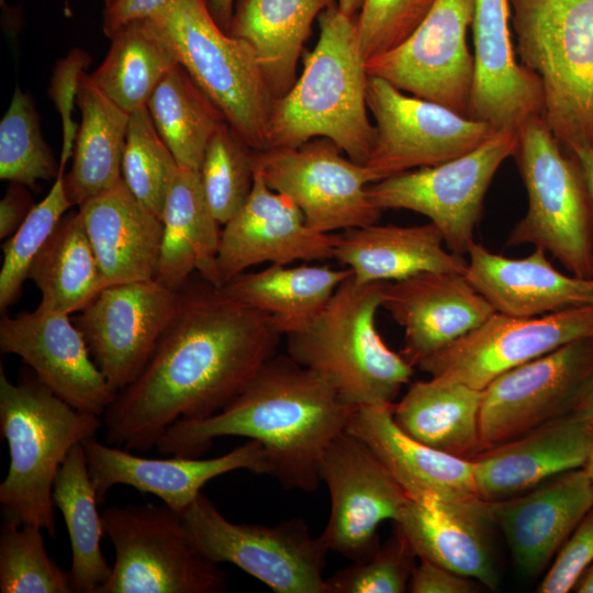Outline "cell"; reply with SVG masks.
I'll return each instance as SVG.
<instances>
[{"label":"cell","instance_id":"1","mask_svg":"<svg viewBox=\"0 0 593 593\" xmlns=\"http://www.w3.org/2000/svg\"><path fill=\"white\" fill-rule=\"evenodd\" d=\"M281 336L264 313L201 277L188 280L148 362L102 415L105 443L147 452L176 422L217 413L277 354Z\"/></svg>","mask_w":593,"mask_h":593},{"label":"cell","instance_id":"2","mask_svg":"<svg viewBox=\"0 0 593 593\" xmlns=\"http://www.w3.org/2000/svg\"><path fill=\"white\" fill-rule=\"evenodd\" d=\"M357 409L318 373L276 354L221 411L176 422L156 448L164 456L198 457L220 437L255 439L264 446L270 477L284 489L314 492L324 452Z\"/></svg>","mask_w":593,"mask_h":593},{"label":"cell","instance_id":"3","mask_svg":"<svg viewBox=\"0 0 593 593\" xmlns=\"http://www.w3.org/2000/svg\"><path fill=\"white\" fill-rule=\"evenodd\" d=\"M320 35L292 88L273 101L269 148H294L325 137L353 161L366 165L376 127L368 116L366 58L356 18L334 3L317 18Z\"/></svg>","mask_w":593,"mask_h":593},{"label":"cell","instance_id":"4","mask_svg":"<svg viewBox=\"0 0 593 593\" xmlns=\"http://www.w3.org/2000/svg\"><path fill=\"white\" fill-rule=\"evenodd\" d=\"M102 426L101 416L75 409L33 371L13 383L1 365L0 434L10 454L0 484L2 521L35 525L55 538V477L70 450L94 438Z\"/></svg>","mask_w":593,"mask_h":593},{"label":"cell","instance_id":"5","mask_svg":"<svg viewBox=\"0 0 593 593\" xmlns=\"http://www.w3.org/2000/svg\"><path fill=\"white\" fill-rule=\"evenodd\" d=\"M385 283L359 284L349 276L306 326L287 335L288 355L356 407L394 404L414 373L377 328Z\"/></svg>","mask_w":593,"mask_h":593},{"label":"cell","instance_id":"6","mask_svg":"<svg viewBox=\"0 0 593 593\" xmlns=\"http://www.w3.org/2000/svg\"><path fill=\"white\" fill-rule=\"evenodd\" d=\"M522 64L541 81V116L572 153L593 146V0H510Z\"/></svg>","mask_w":593,"mask_h":593},{"label":"cell","instance_id":"7","mask_svg":"<svg viewBox=\"0 0 593 593\" xmlns=\"http://www.w3.org/2000/svg\"><path fill=\"white\" fill-rule=\"evenodd\" d=\"M147 21L239 138L268 149L275 98L251 45L224 31L205 0H172Z\"/></svg>","mask_w":593,"mask_h":593},{"label":"cell","instance_id":"8","mask_svg":"<svg viewBox=\"0 0 593 593\" xmlns=\"http://www.w3.org/2000/svg\"><path fill=\"white\" fill-rule=\"evenodd\" d=\"M513 157L527 191L526 214L506 246L534 245L581 279H593V198L574 154L563 150L541 115L516 133Z\"/></svg>","mask_w":593,"mask_h":593},{"label":"cell","instance_id":"9","mask_svg":"<svg viewBox=\"0 0 593 593\" xmlns=\"http://www.w3.org/2000/svg\"><path fill=\"white\" fill-rule=\"evenodd\" d=\"M115 559L98 593H219L227 575L192 544L166 504L109 506L102 513Z\"/></svg>","mask_w":593,"mask_h":593},{"label":"cell","instance_id":"10","mask_svg":"<svg viewBox=\"0 0 593 593\" xmlns=\"http://www.w3.org/2000/svg\"><path fill=\"white\" fill-rule=\"evenodd\" d=\"M179 514L194 547L211 561L235 564L277 593H326L328 550L304 519L232 523L202 493Z\"/></svg>","mask_w":593,"mask_h":593},{"label":"cell","instance_id":"11","mask_svg":"<svg viewBox=\"0 0 593 593\" xmlns=\"http://www.w3.org/2000/svg\"><path fill=\"white\" fill-rule=\"evenodd\" d=\"M516 144V133L496 131L466 155L370 183L369 200L381 211L404 209L425 215L451 253L467 255L474 244L485 193Z\"/></svg>","mask_w":593,"mask_h":593},{"label":"cell","instance_id":"12","mask_svg":"<svg viewBox=\"0 0 593 593\" xmlns=\"http://www.w3.org/2000/svg\"><path fill=\"white\" fill-rule=\"evenodd\" d=\"M367 105L376 121L374 144L365 165L372 183L466 155L496 132L443 104L409 97L376 76L368 77Z\"/></svg>","mask_w":593,"mask_h":593},{"label":"cell","instance_id":"13","mask_svg":"<svg viewBox=\"0 0 593 593\" xmlns=\"http://www.w3.org/2000/svg\"><path fill=\"white\" fill-rule=\"evenodd\" d=\"M325 137L294 148L254 150V169L270 189L289 198L306 224L331 234L376 224L382 211L369 200L372 183L368 168L342 155Z\"/></svg>","mask_w":593,"mask_h":593},{"label":"cell","instance_id":"14","mask_svg":"<svg viewBox=\"0 0 593 593\" xmlns=\"http://www.w3.org/2000/svg\"><path fill=\"white\" fill-rule=\"evenodd\" d=\"M593 378V337L513 368L482 390V450L571 414Z\"/></svg>","mask_w":593,"mask_h":593},{"label":"cell","instance_id":"15","mask_svg":"<svg viewBox=\"0 0 593 593\" xmlns=\"http://www.w3.org/2000/svg\"><path fill=\"white\" fill-rule=\"evenodd\" d=\"M585 337H593V304L533 317L495 312L416 367L430 378L483 390L502 373Z\"/></svg>","mask_w":593,"mask_h":593},{"label":"cell","instance_id":"16","mask_svg":"<svg viewBox=\"0 0 593 593\" xmlns=\"http://www.w3.org/2000/svg\"><path fill=\"white\" fill-rule=\"evenodd\" d=\"M320 479L331 496L321 542L353 562L369 559L380 546L379 525L394 523L410 497L368 445L347 430L324 452Z\"/></svg>","mask_w":593,"mask_h":593},{"label":"cell","instance_id":"17","mask_svg":"<svg viewBox=\"0 0 593 593\" xmlns=\"http://www.w3.org/2000/svg\"><path fill=\"white\" fill-rule=\"evenodd\" d=\"M474 0H435L395 48L366 60L369 76L469 116L473 56L467 46Z\"/></svg>","mask_w":593,"mask_h":593},{"label":"cell","instance_id":"18","mask_svg":"<svg viewBox=\"0 0 593 593\" xmlns=\"http://www.w3.org/2000/svg\"><path fill=\"white\" fill-rule=\"evenodd\" d=\"M178 301L179 290L150 279L107 286L79 311L75 324L116 393L139 376Z\"/></svg>","mask_w":593,"mask_h":593},{"label":"cell","instance_id":"19","mask_svg":"<svg viewBox=\"0 0 593 593\" xmlns=\"http://www.w3.org/2000/svg\"><path fill=\"white\" fill-rule=\"evenodd\" d=\"M0 349L20 357L37 379L75 409L98 416L115 399L68 314L36 307L0 321Z\"/></svg>","mask_w":593,"mask_h":593},{"label":"cell","instance_id":"20","mask_svg":"<svg viewBox=\"0 0 593 593\" xmlns=\"http://www.w3.org/2000/svg\"><path fill=\"white\" fill-rule=\"evenodd\" d=\"M82 446L99 504L104 503L113 486L128 485L157 496L181 513L198 497L202 486L216 477L240 469L269 475L266 451L255 439L210 459L148 458L101 443L96 437L85 440Z\"/></svg>","mask_w":593,"mask_h":593},{"label":"cell","instance_id":"21","mask_svg":"<svg viewBox=\"0 0 593 593\" xmlns=\"http://www.w3.org/2000/svg\"><path fill=\"white\" fill-rule=\"evenodd\" d=\"M334 242V233L312 230L301 210L270 189L254 169L249 197L221 233L217 265L222 282L264 262L289 265L331 259Z\"/></svg>","mask_w":593,"mask_h":593},{"label":"cell","instance_id":"22","mask_svg":"<svg viewBox=\"0 0 593 593\" xmlns=\"http://www.w3.org/2000/svg\"><path fill=\"white\" fill-rule=\"evenodd\" d=\"M510 16V0H474L469 118L517 133L529 119L541 115L544 91L540 78L515 59Z\"/></svg>","mask_w":593,"mask_h":593},{"label":"cell","instance_id":"23","mask_svg":"<svg viewBox=\"0 0 593 593\" xmlns=\"http://www.w3.org/2000/svg\"><path fill=\"white\" fill-rule=\"evenodd\" d=\"M489 502V515L502 530L516 569L536 577L593 506V486L584 468L562 472L521 494Z\"/></svg>","mask_w":593,"mask_h":593},{"label":"cell","instance_id":"24","mask_svg":"<svg viewBox=\"0 0 593 593\" xmlns=\"http://www.w3.org/2000/svg\"><path fill=\"white\" fill-rule=\"evenodd\" d=\"M382 307L404 328L400 354L413 367L495 313L465 273L458 272H421L387 282Z\"/></svg>","mask_w":593,"mask_h":593},{"label":"cell","instance_id":"25","mask_svg":"<svg viewBox=\"0 0 593 593\" xmlns=\"http://www.w3.org/2000/svg\"><path fill=\"white\" fill-rule=\"evenodd\" d=\"M392 410L393 404L360 406L346 430L368 445L410 500L425 506L482 500L470 459L413 439L395 424Z\"/></svg>","mask_w":593,"mask_h":593},{"label":"cell","instance_id":"26","mask_svg":"<svg viewBox=\"0 0 593 593\" xmlns=\"http://www.w3.org/2000/svg\"><path fill=\"white\" fill-rule=\"evenodd\" d=\"M589 447V423L571 413L483 449L470 459L479 495L485 501L511 497L583 468Z\"/></svg>","mask_w":593,"mask_h":593},{"label":"cell","instance_id":"27","mask_svg":"<svg viewBox=\"0 0 593 593\" xmlns=\"http://www.w3.org/2000/svg\"><path fill=\"white\" fill-rule=\"evenodd\" d=\"M465 276L496 313L533 317L593 304V282L558 271L540 248L508 258L474 243Z\"/></svg>","mask_w":593,"mask_h":593},{"label":"cell","instance_id":"28","mask_svg":"<svg viewBox=\"0 0 593 593\" xmlns=\"http://www.w3.org/2000/svg\"><path fill=\"white\" fill-rule=\"evenodd\" d=\"M107 286L156 279L163 221L123 178L78 206Z\"/></svg>","mask_w":593,"mask_h":593},{"label":"cell","instance_id":"29","mask_svg":"<svg viewBox=\"0 0 593 593\" xmlns=\"http://www.w3.org/2000/svg\"><path fill=\"white\" fill-rule=\"evenodd\" d=\"M433 224H371L335 234L334 256L359 284L393 282L421 272L465 273L463 256L448 251Z\"/></svg>","mask_w":593,"mask_h":593},{"label":"cell","instance_id":"30","mask_svg":"<svg viewBox=\"0 0 593 593\" xmlns=\"http://www.w3.org/2000/svg\"><path fill=\"white\" fill-rule=\"evenodd\" d=\"M488 523L485 500L438 506L409 500L394 525L419 559L496 589L499 577L485 535Z\"/></svg>","mask_w":593,"mask_h":593},{"label":"cell","instance_id":"31","mask_svg":"<svg viewBox=\"0 0 593 593\" xmlns=\"http://www.w3.org/2000/svg\"><path fill=\"white\" fill-rule=\"evenodd\" d=\"M161 221L163 242L156 279L179 290L197 272L221 288L217 255L222 230L206 203L199 170L180 167Z\"/></svg>","mask_w":593,"mask_h":593},{"label":"cell","instance_id":"32","mask_svg":"<svg viewBox=\"0 0 593 593\" xmlns=\"http://www.w3.org/2000/svg\"><path fill=\"white\" fill-rule=\"evenodd\" d=\"M335 0H236L227 33L254 48L275 100L296 81L313 21Z\"/></svg>","mask_w":593,"mask_h":593},{"label":"cell","instance_id":"33","mask_svg":"<svg viewBox=\"0 0 593 593\" xmlns=\"http://www.w3.org/2000/svg\"><path fill=\"white\" fill-rule=\"evenodd\" d=\"M482 390L430 378L415 381L393 404L395 424L413 439L458 458L482 450L480 407Z\"/></svg>","mask_w":593,"mask_h":593},{"label":"cell","instance_id":"34","mask_svg":"<svg viewBox=\"0 0 593 593\" xmlns=\"http://www.w3.org/2000/svg\"><path fill=\"white\" fill-rule=\"evenodd\" d=\"M351 275L349 268L270 265L260 271H245L221 289L230 298L270 317L276 328L288 335L306 326Z\"/></svg>","mask_w":593,"mask_h":593},{"label":"cell","instance_id":"35","mask_svg":"<svg viewBox=\"0 0 593 593\" xmlns=\"http://www.w3.org/2000/svg\"><path fill=\"white\" fill-rule=\"evenodd\" d=\"M77 105L81 123L65 188L72 205L79 206L122 179L130 113L107 98L85 71L79 78Z\"/></svg>","mask_w":593,"mask_h":593},{"label":"cell","instance_id":"36","mask_svg":"<svg viewBox=\"0 0 593 593\" xmlns=\"http://www.w3.org/2000/svg\"><path fill=\"white\" fill-rule=\"evenodd\" d=\"M29 279L42 294L37 307L68 315L107 287L78 210L60 220L33 261Z\"/></svg>","mask_w":593,"mask_h":593},{"label":"cell","instance_id":"37","mask_svg":"<svg viewBox=\"0 0 593 593\" xmlns=\"http://www.w3.org/2000/svg\"><path fill=\"white\" fill-rule=\"evenodd\" d=\"M53 503L65 521L71 545L75 593H98L112 566L101 549L105 535L82 444L76 445L60 466L53 484Z\"/></svg>","mask_w":593,"mask_h":593},{"label":"cell","instance_id":"38","mask_svg":"<svg viewBox=\"0 0 593 593\" xmlns=\"http://www.w3.org/2000/svg\"><path fill=\"white\" fill-rule=\"evenodd\" d=\"M110 40L104 60L89 77L107 98L131 114L147 105L178 60L147 20L124 25Z\"/></svg>","mask_w":593,"mask_h":593},{"label":"cell","instance_id":"39","mask_svg":"<svg viewBox=\"0 0 593 593\" xmlns=\"http://www.w3.org/2000/svg\"><path fill=\"white\" fill-rule=\"evenodd\" d=\"M147 109L180 167L199 170L209 139L226 120L182 65L165 75Z\"/></svg>","mask_w":593,"mask_h":593},{"label":"cell","instance_id":"40","mask_svg":"<svg viewBox=\"0 0 593 593\" xmlns=\"http://www.w3.org/2000/svg\"><path fill=\"white\" fill-rule=\"evenodd\" d=\"M180 165L159 135L147 105L130 114L122 178L131 192L161 219Z\"/></svg>","mask_w":593,"mask_h":593},{"label":"cell","instance_id":"41","mask_svg":"<svg viewBox=\"0 0 593 593\" xmlns=\"http://www.w3.org/2000/svg\"><path fill=\"white\" fill-rule=\"evenodd\" d=\"M254 150L222 123L208 142L201 167L206 203L224 225L246 202L254 184Z\"/></svg>","mask_w":593,"mask_h":593},{"label":"cell","instance_id":"42","mask_svg":"<svg viewBox=\"0 0 593 593\" xmlns=\"http://www.w3.org/2000/svg\"><path fill=\"white\" fill-rule=\"evenodd\" d=\"M0 592H74L69 570H63L46 552L41 527L2 521Z\"/></svg>","mask_w":593,"mask_h":593},{"label":"cell","instance_id":"43","mask_svg":"<svg viewBox=\"0 0 593 593\" xmlns=\"http://www.w3.org/2000/svg\"><path fill=\"white\" fill-rule=\"evenodd\" d=\"M58 170L30 94L16 88L0 123V178L32 187L57 178Z\"/></svg>","mask_w":593,"mask_h":593},{"label":"cell","instance_id":"44","mask_svg":"<svg viewBox=\"0 0 593 593\" xmlns=\"http://www.w3.org/2000/svg\"><path fill=\"white\" fill-rule=\"evenodd\" d=\"M71 206L74 205L65 188V169L59 168L47 195L33 205L20 227L2 244L3 261L0 270L2 312L19 298L24 281L29 279L33 261Z\"/></svg>","mask_w":593,"mask_h":593},{"label":"cell","instance_id":"45","mask_svg":"<svg viewBox=\"0 0 593 593\" xmlns=\"http://www.w3.org/2000/svg\"><path fill=\"white\" fill-rule=\"evenodd\" d=\"M416 557L407 540L395 534L367 560L353 562L325 579L326 593H403Z\"/></svg>","mask_w":593,"mask_h":593},{"label":"cell","instance_id":"46","mask_svg":"<svg viewBox=\"0 0 593 593\" xmlns=\"http://www.w3.org/2000/svg\"><path fill=\"white\" fill-rule=\"evenodd\" d=\"M435 0H363L356 16L366 60L402 44L426 16Z\"/></svg>","mask_w":593,"mask_h":593},{"label":"cell","instance_id":"47","mask_svg":"<svg viewBox=\"0 0 593 593\" xmlns=\"http://www.w3.org/2000/svg\"><path fill=\"white\" fill-rule=\"evenodd\" d=\"M593 564V506L562 545L537 588L539 593H567Z\"/></svg>","mask_w":593,"mask_h":593},{"label":"cell","instance_id":"48","mask_svg":"<svg viewBox=\"0 0 593 593\" xmlns=\"http://www.w3.org/2000/svg\"><path fill=\"white\" fill-rule=\"evenodd\" d=\"M89 63L87 53L72 49L67 57L57 63L51 80L48 93L60 115L63 126L59 168L65 169L68 159L72 156L79 128L72 120V111L77 103L79 78Z\"/></svg>","mask_w":593,"mask_h":593},{"label":"cell","instance_id":"49","mask_svg":"<svg viewBox=\"0 0 593 593\" xmlns=\"http://www.w3.org/2000/svg\"><path fill=\"white\" fill-rule=\"evenodd\" d=\"M414 567L407 590L412 593H471L477 581L430 561L419 559Z\"/></svg>","mask_w":593,"mask_h":593},{"label":"cell","instance_id":"50","mask_svg":"<svg viewBox=\"0 0 593 593\" xmlns=\"http://www.w3.org/2000/svg\"><path fill=\"white\" fill-rule=\"evenodd\" d=\"M172 0H104L102 30L111 38L124 25L147 20Z\"/></svg>","mask_w":593,"mask_h":593},{"label":"cell","instance_id":"51","mask_svg":"<svg viewBox=\"0 0 593 593\" xmlns=\"http://www.w3.org/2000/svg\"><path fill=\"white\" fill-rule=\"evenodd\" d=\"M33 205L24 184L11 182L0 201V238H9L23 223Z\"/></svg>","mask_w":593,"mask_h":593},{"label":"cell","instance_id":"52","mask_svg":"<svg viewBox=\"0 0 593 593\" xmlns=\"http://www.w3.org/2000/svg\"><path fill=\"white\" fill-rule=\"evenodd\" d=\"M235 0H210L209 8L220 26L227 32L234 12Z\"/></svg>","mask_w":593,"mask_h":593},{"label":"cell","instance_id":"53","mask_svg":"<svg viewBox=\"0 0 593 593\" xmlns=\"http://www.w3.org/2000/svg\"><path fill=\"white\" fill-rule=\"evenodd\" d=\"M572 413L588 423L593 422V378L581 395Z\"/></svg>","mask_w":593,"mask_h":593},{"label":"cell","instance_id":"54","mask_svg":"<svg viewBox=\"0 0 593 593\" xmlns=\"http://www.w3.org/2000/svg\"><path fill=\"white\" fill-rule=\"evenodd\" d=\"M572 154H574L582 167L588 187L593 198V146L575 149Z\"/></svg>","mask_w":593,"mask_h":593},{"label":"cell","instance_id":"55","mask_svg":"<svg viewBox=\"0 0 593 593\" xmlns=\"http://www.w3.org/2000/svg\"><path fill=\"white\" fill-rule=\"evenodd\" d=\"M574 591L578 593H593V564L580 578Z\"/></svg>","mask_w":593,"mask_h":593},{"label":"cell","instance_id":"56","mask_svg":"<svg viewBox=\"0 0 593 593\" xmlns=\"http://www.w3.org/2000/svg\"><path fill=\"white\" fill-rule=\"evenodd\" d=\"M363 0H337L338 8L347 15L356 18L362 7Z\"/></svg>","mask_w":593,"mask_h":593},{"label":"cell","instance_id":"57","mask_svg":"<svg viewBox=\"0 0 593 593\" xmlns=\"http://www.w3.org/2000/svg\"><path fill=\"white\" fill-rule=\"evenodd\" d=\"M589 430H590V447H589L588 458L583 468L585 469L593 486V422L589 423Z\"/></svg>","mask_w":593,"mask_h":593},{"label":"cell","instance_id":"58","mask_svg":"<svg viewBox=\"0 0 593 593\" xmlns=\"http://www.w3.org/2000/svg\"><path fill=\"white\" fill-rule=\"evenodd\" d=\"M591 280H592V282H593V279H591Z\"/></svg>","mask_w":593,"mask_h":593},{"label":"cell","instance_id":"59","mask_svg":"<svg viewBox=\"0 0 593 593\" xmlns=\"http://www.w3.org/2000/svg\"><path fill=\"white\" fill-rule=\"evenodd\" d=\"M1 2H2V0H1Z\"/></svg>","mask_w":593,"mask_h":593}]
</instances>
